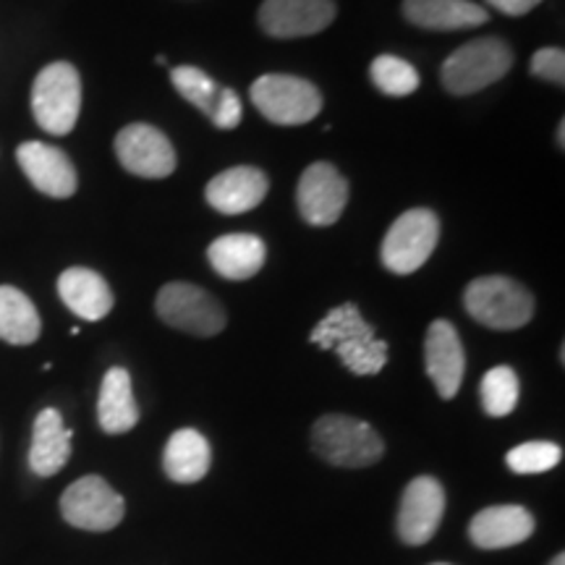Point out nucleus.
Listing matches in <instances>:
<instances>
[{"label": "nucleus", "mask_w": 565, "mask_h": 565, "mask_svg": "<svg viewBox=\"0 0 565 565\" xmlns=\"http://www.w3.org/2000/svg\"><path fill=\"white\" fill-rule=\"evenodd\" d=\"M463 303L466 312L490 330H519L534 317V296L505 275L471 280Z\"/></svg>", "instance_id": "nucleus-3"}, {"label": "nucleus", "mask_w": 565, "mask_h": 565, "mask_svg": "<svg viewBox=\"0 0 565 565\" xmlns=\"http://www.w3.org/2000/svg\"><path fill=\"white\" fill-rule=\"evenodd\" d=\"M210 118H212V124L217 126V129H223V131L236 129V126L242 124V118H244L242 97H238L231 87H221V97H217L215 110H212Z\"/></svg>", "instance_id": "nucleus-30"}, {"label": "nucleus", "mask_w": 565, "mask_h": 565, "mask_svg": "<svg viewBox=\"0 0 565 565\" xmlns=\"http://www.w3.org/2000/svg\"><path fill=\"white\" fill-rule=\"evenodd\" d=\"M61 513L74 529L110 532L124 521L126 503L103 477H82L63 492Z\"/></svg>", "instance_id": "nucleus-9"}, {"label": "nucleus", "mask_w": 565, "mask_h": 565, "mask_svg": "<svg viewBox=\"0 0 565 565\" xmlns=\"http://www.w3.org/2000/svg\"><path fill=\"white\" fill-rule=\"evenodd\" d=\"M557 147H565V121H561V126H557Z\"/></svg>", "instance_id": "nucleus-32"}, {"label": "nucleus", "mask_w": 565, "mask_h": 565, "mask_svg": "<svg viewBox=\"0 0 565 565\" xmlns=\"http://www.w3.org/2000/svg\"><path fill=\"white\" fill-rule=\"evenodd\" d=\"M424 364L440 398L450 401L461 391L466 374V351L458 330L448 320H435L424 338Z\"/></svg>", "instance_id": "nucleus-14"}, {"label": "nucleus", "mask_w": 565, "mask_h": 565, "mask_svg": "<svg viewBox=\"0 0 565 565\" xmlns=\"http://www.w3.org/2000/svg\"><path fill=\"white\" fill-rule=\"evenodd\" d=\"M513 66V51L505 40L482 38L458 47L443 63V87L450 95H475V92L500 82Z\"/></svg>", "instance_id": "nucleus-5"}, {"label": "nucleus", "mask_w": 565, "mask_h": 565, "mask_svg": "<svg viewBox=\"0 0 565 565\" xmlns=\"http://www.w3.org/2000/svg\"><path fill=\"white\" fill-rule=\"evenodd\" d=\"M445 515V487L435 477H416L408 482L398 508V536L406 545H427Z\"/></svg>", "instance_id": "nucleus-11"}, {"label": "nucleus", "mask_w": 565, "mask_h": 565, "mask_svg": "<svg viewBox=\"0 0 565 565\" xmlns=\"http://www.w3.org/2000/svg\"><path fill=\"white\" fill-rule=\"evenodd\" d=\"M534 526V515L524 505H492L471 519L469 540L482 550H505L526 542Z\"/></svg>", "instance_id": "nucleus-17"}, {"label": "nucleus", "mask_w": 565, "mask_h": 565, "mask_svg": "<svg viewBox=\"0 0 565 565\" xmlns=\"http://www.w3.org/2000/svg\"><path fill=\"white\" fill-rule=\"evenodd\" d=\"M61 301L76 317L87 322H97L110 315L113 291L100 273L87 270V267H68L58 278Z\"/></svg>", "instance_id": "nucleus-19"}, {"label": "nucleus", "mask_w": 565, "mask_h": 565, "mask_svg": "<svg viewBox=\"0 0 565 565\" xmlns=\"http://www.w3.org/2000/svg\"><path fill=\"white\" fill-rule=\"evenodd\" d=\"M349 202V181L338 173L330 162H312L301 173L299 189H296V204L301 217L317 228H328L338 223Z\"/></svg>", "instance_id": "nucleus-10"}, {"label": "nucleus", "mask_w": 565, "mask_h": 565, "mask_svg": "<svg viewBox=\"0 0 565 565\" xmlns=\"http://www.w3.org/2000/svg\"><path fill=\"white\" fill-rule=\"evenodd\" d=\"M540 3L542 0H487V6L505 13V17H526V13L534 11Z\"/></svg>", "instance_id": "nucleus-31"}, {"label": "nucleus", "mask_w": 565, "mask_h": 565, "mask_svg": "<svg viewBox=\"0 0 565 565\" xmlns=\"http://www.w3.org/2000/svg\"><path fill=\"white\" fill-rule=\"evenodd\" d=\"M252 103L270 124L301 126L320 116L322 95L312 82L291 74H265L252 84Z\"/></svg>", "instance_id": "nucleus-6"}, {"label": "nucleus", "mask_w": 565, "mask_h": 565, "mask_svg": "<svg viewBox=\"0 0 565 565\" xmlns=\"http://www.w3.org/2000/svg\"><path fill=\"white\" fill-rule=\"evenodd\" d=\"M160 320L181 333L196 338H212L225 328V312L221 301L200 286L192 282H168L160 288L158 299H154Z\"/></svg>", "instance_id": "nucleus-8"}, {"label": "nucleus", "mask_w": 565, "mask_h": 565, "mask_svg": "<svg viewBox=\"0 0 565 565\" xmlns=\"http://www.w3.org/2000/svg\"><path fill=\"white\" fill-rule=\"evenodd\" d=\"M433 565H450V563H433Z\"/></svg>", "instance_id": "nucleus-34"}, {"label": "nucleus", "mask_w": 565, "mask_h": 565, "mask_svg": "<svg viewBox=\"0 0 565 565\" xmlns=\"http://www.w3.org/2000/svg\"><path fill=\"white\" fill-rule=\"evenodd\" d=\"M529 68H532L534 76L557 84V87L565 84V53L561 47H542V51H536Z\"/></svg>", "instance_id": "nucleus-29"}, {"label": "nucleus", "mask_w": 565, "mask_h": 565, "mask_svg": "<svg viewBox=\"0 0 565 565\" xmlns=\"http://www.w3.org/2000/svg\"><path fill=\"white\" fill-rule=\"evenodd\" d=\"M17 160L38 192L53 196V200H68L76 194V186H79L76 168L58 147L26 141L17 150Z\"/></svg>", "instance_id": "nucleus-15"}, {"label": "nucleus", "mask_w": 565, "mask_h": 565, "mask_svg": "<svg viewBox=\"0 0 565 565\" xmlns=\"http://www.w3.org/2000/svg\"><path fill=\"white\" fill-rule=\"evenodd\" d=\"M370 76L383 95L387 97H408L419 89V71L404 58L395 55H377L370 66Z\"/></svg>", "instance_id": "nucleus-25"}, {"label": "nucleus", "mask_w": 565, "mask_h": 565, "mask_svg": "<svg viewBox=\"0 0 565 565\" xmlns=\"http://www.w3.org/2000/svg\"><path fill=\"white\" fill-rule=\"evenodd\" d=\"M116 154L126 171L139 179H166L175 171L171 139L150 124H131L116 137Z\"/></svg>", "instance_id": "nucleus-12"}, {"label": "nucleus", "mask_w": 565, "mask_h": 565, "mask_svg": "<svg viewBox=\"0 0 565 565\" xmlns=\"http://www.w3.org/2000/svg\"><path fill=\"white\" fill-rule=\"evenodd\" d=\"M212 463V448L207 437L196 429H179L171 435L162 454V469L175 484H194L207 477Z\"/></svg>", "instance_id": "nucleus-23"}, {"label": "nucleus", "mask_w": 565, "mask_h": 565, "mask_svg": "<svg viewBox=\"0 0 565 565\" xmlns=\"http://www.w3.org/2000/svg\"><path fill=\"white\" fill-rule=\"evenodd\" d=\"M479 395H482V408L487 416H500L513 414V408L519 406V377L511 366H494L482 377V387H479Z\"/></svg>", "instance_id": "nucleus-26"}, {"label": "nucleus", "mask_w": 565, "mask_h": 565, "mask_svg": "<svg viewBox=\"0 0 565 565\" xmlns=\"http://www.w3.org/2000/svg\"><path fill=\"white\" fill-rule=\"evenodd\" d=\"M171 82L173 87L179 89L183 100L192 103L196 110L212 116L217 97H221V84L212 79L210 74H204V71L196 66H179L171 71Z\"/></svg>", "instance_id": "nucleus-27"}, {"label": "nucleus", "mask_w": 565, "mask_h": 565, "mask_svg": "<svg viewBox=\"0 0 565 565\" xmlns=\"http://www.w3.org/2000/svg\"><path fill=\"white\" fill-rule=\"evenodd\" d=\"M440 221L433 210H408L391 225L383 242V265L395 275H412L433 257Z\"/></svg>", "instance_id": "nucleus-7"}, {"label": "nucleus", "mask_w": 565, "mask_h": 565, "mask_svg": "<svg viewBox=\"0 0 565 565\" xmlns=\"http://www.w3.org/2000/svg\"><path fill=\"white\" fill-rule=\"evenodd\" d=\"M309 341L320 345L322 351H335L341 364L356 377H372L383 372L387 364V343L380 341L370 322L359 312L356 303H341L330 309L315 330L309 333Z\"/></svg>", "instance_id": "nucleus-1"}, {"label": "nucleus", "mask_w": 565, "mask_h": 565, "mask_svg": "<svg viewBox=\"0 0 565 565\" xmlns=\"http://www.w3.org/2000/svg\"><path fill=\"white\" fill-rule=\"evenodd\" d=\"M71 458V429L63 424L58 408H45L34 419L32 445H30V469L38 477L58 475Z\"/></svg>", "instance_id": "nucleus-20"}, {"label": "nucleus", "mask_w": 565, "mask_h": 565, "mask_svg": "<svg viewBox=\"0 0 565 565\" xmlns=\"http://www.w3.org/2000/svg\"><path fill=\"white\" fill-rule=\"evenodd\" d=\"M550 565H565V555L563 553H557L553 561H550Z\"/></svg>", "instance_id": "nucleus-33"}, {"label": "nucleus", "mask_w": 565, "mask_h": 565, "mask_svg": "<svg viewBox=\"0 0 565 565\" xmlns=\"http://www.w3.org/2000/svg\"><path fill=\"white\" fill-rule=\"evenodd\" d=\"M404 17L408 24L433 32L471 30L490 21V13L471 0H404Z\"/></svg>", "instance_id": "nucleus-18"}, {"label": "nucleus", "mask_w": 565, "mask_h": 565, "mask_svg": "<svg viewBox=\"0 0 565 565\" xmlns=\"http://www.w3.org/2000/svg\"><path fill=\"white\" fill-rule=\"evenodd\" d=\"M97 422L103 433L124 435L131 433L139 424V406L134 401L131 374L124 366H113L105 372L100 385V401H97Z\"/></svg>", "instance_id": "nucleus-22"}, {"label": "nucleus", "mask_w": 565, "mask_h": 565, "mask_svg": "<svg viewBox=\"0 0 565 565\" xmlns=\"http://www.w3.org/2000/svg\"><path fill=\"white\" fill-rule=\"evenodd\" d=\"M563 458V448L547 440L524 443L519 448L508 450L505 463L515 475H545V471L555 469Z\"/></svg>", "instance_id": "nucleus-28"}, {"label": "nucleus", "mask_w": 565, "mask_h": 565, "mask_svg": "<svg viewBox=\"0 0 565 565\" xmlns=\"http://www.w3.org/2000/svg\"><path fill=\"white\" fill-rule=\"evenodd\" d=\"M333 0H265L259 6V26L278 40L312 38L335 21Z\"/></svg>", "instance_id": "nucleus-13"}, {"label": "nucleus", "mask_w": 565, "mask_h": 565, "mask_svg": "<svg viewBox=\"0 0 565 565\" xmlns=\"http://www.w3.org/2000/svg\"><path fill=\"white\" fill-rule=\"evenodd\" d=\"M267 257L265 242L252 233H231L210 244L207 259L217 275L228 280H249L263 270Z\"/></svg>", "instance_id": "nucleus-21"}, {"label": "nucleus", "mask_w": 565, "mask_h": 565, "mask_svg": "<svg viewBox=\"0 0 565 565\" xmlns=\"http://www.w3.org/2000/svg\"><path fill=\"white\" fill-rule=\"evenodd\" d=\"M82 110V79L71 63L58 61L45 66L32 84V113L42 131L66 137L74 131Z\"/></svg>", "instance_id": "nucleus-4"}, {"label": "nucleus", "mask_w": 565, "mask_h": 565, "mask_svg": "<svg viewBox=\"0 0 565 565\" xmlns=\"http://www.w3.org/2000/svg\"><path fill=\"white\" fill-rule=\"evenodd\" d=\"M267 189H270V181L259 168L238 166L217 173L204 189V196L212 210L223 212V215H242L265 200Z\"/></svg>", "instance_id": "nucleus-16"}, {"label": "nucleus", "mask_w": 565, "mask_h": 565, "mask_svg": "<svg viewBox=\"0 0 565 565\" xmlns=\"http://www.w3.org/2000/svg\"><path fill=\"white\" fill-rule=\"evenodd\" d=\"M42 322L32 299L13 286H0V341L30 345L40 338Z\"/></svg>", "instance_id": "nucleus-24"}, {"label": "nucleus", "mask_w": 565, "mask_h": 565, "mask_svg": "<svg viewBox=\"0 0 565 565\" xmlns=\"http://www.w3.org/2000/svg\"><path fill=\"white\" fill-rule=\"evenodd\" d=\"M312 448L324 463L341 469L374 466L385 454L383 437L372 424L345 414H324L312 427Z\"/></svg>", "instance_id": "nucleus-2"}]
</instances>
